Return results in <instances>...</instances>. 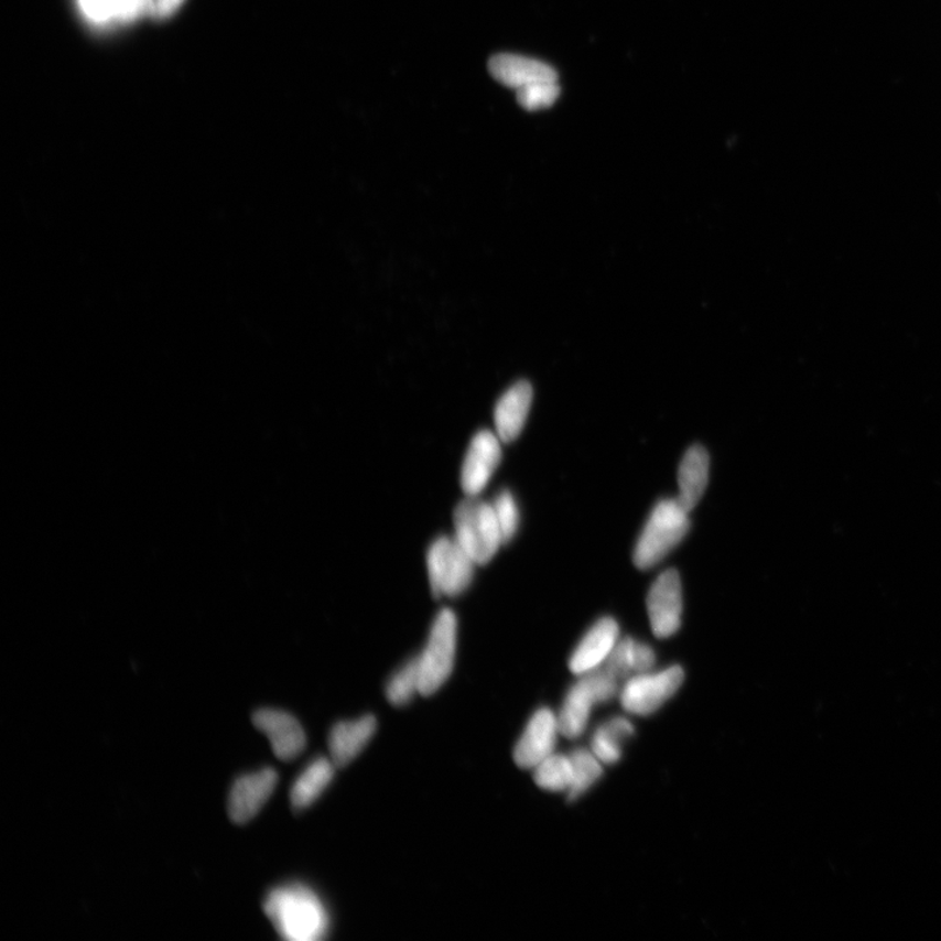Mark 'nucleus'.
Here are the masks:
<instances>
[{
	"label": "nucleus",
	"mask_w": 941,
	"mask_h": 941,
	"mask_svg": "<svg viewBox=\"0 0 941 941\" xmlns=\"http://www.w3.org/2000/svg\"><path fill=\"white\" fill-rule=\"evenodd\" d=\"M475 565L454 538L434 540L426 554L432 594L441 598L465 593L473 582Z\"/></svg>",
	"instance_id": "obj_6"
},
{
	"label": "nucleus",
	"mask_w": 941,
	"mask_h": 941,
	"mask_svg": "<svg viewBox=\"0 0 941 941\" xmlns=\"http://www.w3.org/2000/svg\"><path fill=\"white\" fill-rule=\"evenodd\" d=\"M494 509L498 526H500L504 544L510 542L519 528V509L515 496L504 490L495 498Z\"/></svg>",
	"instance_id": "obj_25"
},
{
	"label": "nucleus",
	"mask_w": 941,
	"mask_h": 941,
	"mask_svg": "<svg viewBox=\"0 0 941 941\" xmlns=\"http://www.w3.org/2000/svg\"><path fill=\"white\" fill-rule=\"evenodd\" d=\"M656 652L650 646L628 637L617 642L614 651L610 652V656L604 662L603 669L613 673L617 680H623L631 675L635 677L649 672L656 666Z\"/></svg>",
	"instance_id": "obj_18"
},
{
	"label": "nucleus",
	"mask_w": 941,
	"mask_h": 941,
	"mask_svg": "<svg viewBox=\"0 0 941 941\" xmlns=\"http://www.w3.org/2000/svg\"><path fill=\"white\" fill-rule=\"evenodd\" d=\"M617 681L613 673L601 670V667L582 675L567 692L558 715L560 734L567 739H577L584 734L593 706L608 702L619 693Z\"/></svg>",
	"instance_id": "obj_5"
},
{
	"label": "nucleus",
	"mask_w": 941,
	"mask_h": 941,
	"mask_svg": "<svg viewBox=\"0 0 941 941\" xmlns=\"http://www.w3.org/2000/svg\"><path fill=\"white\" fill-rule=\"evenodd\" d=\"M252 722L259 732L269 737L273 754L280 760L291 761L306 747L304 728L290 713L277 709H261L252 715Z\"/></svg>",
	"instance_id": "obj_12"
},
{
	"label": "nucleus",
	"mask_w": 941,
	"mask_h": 941,
	"mask_svg": "<svg viewBox=\"0 0 941 941\" xmlns=\"http://www.w3.org/2000/svg\"><path fill=\"white\" fill-rule=\"evenodd\" d=\"M122 0H80L82 9L86 15L98 23L118 17L119 6Z\"/></svg>",
	"instance_id": "obj_26"
},
{
	"label": "nucleus",
	"mask_w": 941,
	"mask_h": 941,
	"mask_svg": "<svg viewBox=\"0 0 941 941\" xmlns=\"http://www.w3.org/2000/svg\"><path fill=\"white\" fill-rule=\"evenodd\" d=\"M685 679L680 666L658 673H640L625 683L620 693L621 705L630 714L650 715L675 694Z\"/></svg>",
	"instance_id": "obj_7"
},
{
	"label": "nucleus",
	"mask_w": 941,
	"mask_h": 941,
	"mask_svg": "<svg viewBox=\"0 0 941 941\" xmlns=\"http://www.w3.org/2000/svg\"><path fill=\"white\" fill-rule=\"evenodd\" d=\"M648 613L652 634L658 638H669L680 629L683 588L675 569L663 572L652 584L648 595Z\"/></svg>",
	"instance_id": "obj_8"
},
{
	"label": "nucleus",
	"mask_w": 941,
	"mask_h": 941,
	"mask_svg": "<svg viewBox=\"0 0 941 941\" xmlns=\"http://www.w3.org/2000/svg\"><path fill=\"white\" fill-rule=\"evenodd\" d=\"M533 779L540 789L547 791H569L574 779L571 756L553 754L533 768Z\"/></svg>",
	"instance_id": "obj_21"
},
{
	"label": "nucleus",
	"mask_w": 941,
	"mask_h": 941,
	"mask_svg": "<svg viewBox=\"0 0 941 941\" xmlns=\"http://www.w3.org/2000/svg\"><path fill=\"white\" fill-rule=\"evenodd\" d=\"M690 511L678 498H666L652 509L634 554L638 569L655 567L680 544L690 531Z\"/></svg>",
	"instance_id": "obj_2"
},
{
	"label": "nucleus",
	"mask_w": 941,
	"mask_h": 941,
	"mask_svg": "<svg viewBox=\"0 0 941 941\" xmlns=\"http://www.w3.org/2000/svg\"><path fill=\"white\" fill-rule=\"evenodd\" d=\"M573 764L574 779L571 790H569V800L578 799L581 796L593 788L599 781L603 775L602 762L593 753L586 749H575L571 755Z\"/></svg>",
	"instance_id": "obj_22"
},
{
	"label": "nucleus",
	"mask_w": 941,
	"mask_h": 941,
	"mask_svg": "<svg viewBox=\"0 0 941 941\" xmlns=\"http://www.w3.org/2000/svg\"><path fill=\"white\" fill-rule=\"evenodd\" d=\"M458 623L452 609H442L432 625L430 638L418 657L420 694L432 696L451 678L456 655Z\"/></svg>",
	"instance_id": "obj_4"
},
{
	"label": "nucleus",
	"mask_w": 941,
	"mask_h": 941,
	"mask_svg": "<svg viewBox=\"0 0 941 941\" xmlns=\"http://www.w3.org/2000/svg\"><path fill=\"white\" fill-rule=\"evenodd\" d=\"M497 433L480 431L468 446L462 466L461 484L467 497H477L488 486L502 458Z\"/></svg>",
	"instance_id": "obj_9"
},
{
	"label": "nucleus",
	"mask_w": 941,
	"mask_h": 941,
	"mask_svg": "<svg viewBox=\"0 0 941 941\" xmlns=\"http://www.w3.org/2000/svg\"><path fill=\"white\" fill-rule=\"evenodd\" d=\"M635 734L628 720L617 716L596 729L592 740V753L602 764H616L621 758V743Z\"/></svg>",
	"instance_id": "obj_20"
},
{
	"label": "nucleus",
	"mask_w": 941,
	"mask_h": 941,
	"mask_svg": "<svg viewBox=\"0 0 941 941\" xmlns=\"http://www.w3.org/2000/svg\"><path fill=\"white\" fill-rule=\"evenodd\" d=\"M184 0H153L152 13L159 18L170 17Z\"/></svg>",
	"instance_id": "obj_27"
},
{
	"label": "nucleus",
	"mask_w": 941,
	"mask_h": 941,
	"mask_svg": "<svg viewBox=\"0 0 941 941\" xmlns=\"http://www.w3.org/2000/svg\"><path fill=\"white\" fill-rule=\"evenodd\" d=\"M560 96L558 82H542L531 84L517 90V100L521 107L529 111L542 110L552 107Z\"/></svg>",
	"instance_id": "obj_24"
},
{
	"label": "nucleus",
	"mask_w": 941,
	"mask_h": 941,
	"mask_svg": "<svg viewBox=\"0 0 941 941\" xmlns=\"http://www.w3.org/2000/svg\"><path fill=\"white\" fill-rule=\"evenodd\" d=\"M709 468H711V461L705 447L694 445L688 448L679 467L678 500L690 512L697 507L705 494Z\"/></svg>",
	"instance_id": "obj_17"
},
{
	"label": "nucleus",
	"mask_w": 941,
	"mask_h": 941,
	"mask_svg": "<svg viewBox=\"0 0 941 941\" xmlns=\"http://www.w3.org/2000/svg\"><path fill=\"white\" fill-rule=\"evenodd\" d=\"M560 734L558 715L542 707L531 716L515 748L519 768L533 769L554 753Z\"/></svg>",
	"instance_id": "obj_10"
},
{
	"label": "nucleus",
	"mask_w": 941,
	"mask_h": 941,
	"mask_svg": "<svg viewBox=\"0 0 941 941\" xmlns=\"http://www.w3.org/2000/svg\"><path fill=\"white\" fill-rule=\"evenodd\" d=\"M376 732L377 720L374 715L336 723L328 736L329 758L336 767H346L363 753Z\"/></svg>",
	"instance_id": "obj_14"
},
{
	"label": "nucleus",
	"mask_w": 941,
	"mask_h": 941,
	"mask_svg": "<svg viewBox=\"0 0 941 941\" xmlns=\"http://www.w3.org/2000/svg\"><path fill=\"white\" fill-rule=\"evenodd\" d=\"M454 539L476 565L489 563L504 544L494 505L467 497L454 511Z\"/></svg>",
	"instance_id": "obj_3"
},
{
	"label": "nucleus",
	"mask_w": 941,
	"mask_h": 941,
	"mask_svg": "<svg viewBox=\"0 0 941 941\" xmlns=\"http://www.w3.org/2000/svg\"><path fill=\"white\" fill-rule=\"evenodd\" d=\"M619 624L613 617H603L593 625L573 651L569 669L578 677L599 669L619 642Z\"/></svg>",
	"instance_id": "obj_13"
},
{
	"label": "nucleus",
	"mask_w": 941,
	"mask_h": 941,
	"mask_svg": "<svg viewBox=\"0 0 941 941\" xmlns=\"http://www.w3.org/2000/svg\"><path fill=\"white\" fill-rule=\"evenodd\" d=\"M336 765L332 758L318 757L307 765L294 781L291 789V802L294 809L305 810L317 802L322 793L333 782Z\"/></svg>",
	"instance_id": "obj_19"
},
{
	"label": "nucleus",
	"mask_w": 941,
	"mask_h": 941,
	"mask_svg": "<svg viewBox=\"0 0 941 941\" xmlns=\"http://www.w3.org/2000/svg\"><path fill=\"white\" fill-rule=\"evenodd\" d=\"M264 911L285 940L318 941L329 931L328 910L312 888L302 884L273 889L264 901Z\"/></svg>",
	"instance_id": "obj_1"
},
{
	"label": "nucleus",
	"mask_w": 941,
	"mask_h": 941,
	"mask_svg": "<svg viewBox=\"0 0 941 941\" xmlns=\"http://www.w3.org/2000/svg\"><path fill=\"white\" fill-rule=\"evenodd\" d=\"M489 72L504 86L521 89L531 84L558 82V74L545 63L515 54H498L489 62Z\"/></svg>",
	"instance_id": "obj_15"
},
{
	"label": "nucleus",
	"mask_w": 941,
	"mask_h": 941,
	"mask_svg": "<svg viewBox=\"0 0 941 941\" xmlns=\"http://www.w3.org/2000/svg\"><path fill=\"white\" fill-rule=\"evenodd\" d=\"M278 785V772L266 768L237 779L230 790L228 811L237 824L255 819Z\"/></svg>",
	"instance_id": "obj_11"
},
{
	"label": "nucleus",
	"mask_w": 941,
	"mask_h": 941,
	"mask_svg": "<svg viewBox=\"0 0 941 941\" xmlns=\"http://www.w3.org/2000/svg\"><path fill=\"white\" fill-rule=\"evenodd\" d=\"M532 403V388L521 381L511 386L498 400L495 410V424L498 437L505 444L517 440L528 420Z\"/></svg>",
	"instance_id": "obj_16"
},
{
	"label": "nucleus",
	"mask_w": 941,
	"mask_h": 941,
	"mask_svg": "<svg viewBox=\"0 0 941 941\" xmlns=\"http://www.w3.org/2000/svg\"><path fill=\"white\" fill-rule=\"evenodd\" d=\"M420 694V672L418 658H413L392 675L386 686V696L390 704L404 706Z\"/></svg>",
	"instance_id": "obj_23"
}]
</instances>
